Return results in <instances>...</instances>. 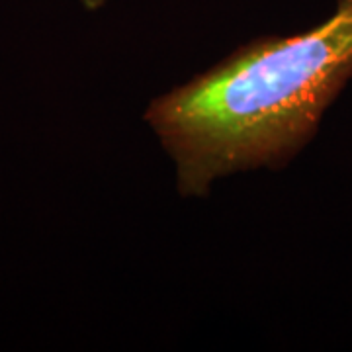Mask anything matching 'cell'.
I'll use <instances>...</instances> for the list:
<instances>
[{"label":"cell","instance_id":"cell-1","mask_svg":"<svg viewBox=\"0 0 352 352\" xmlns=\"http://www.w3.org/2000/svg\"><path fill=\"white\" fill-rule=\"evenodd\" d=\"M351 76L352 0H337L311 30L258 39L159 96L145 120L175 161L180 192L201 196L223 176L294 157Z\"/></svg>","mask_w":352,"mask_h":352},{"label":"cell","instance_id":"cell-2","mask_svg":"<svg viewBox=\"0 0 352 352\" xmlns=\"http://www.w3.org/2000/svg\"><path fill=\"white\" fill-rule=\"evenodd\" d=\"M85 8H88V10H98V8H102L104 4H106V0H78Z\"/></svg>","mask_w":352,"mask_h":352}]
</instances>
